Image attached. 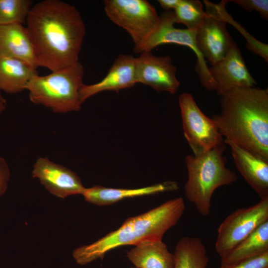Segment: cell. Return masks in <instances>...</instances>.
<instances>
[{
	"mask_svg": "<svg viewBox=\"0 0 268 268\" xmlns=\"http://www.w3.org/2000/svg\"><path fill=\"white\" fill-rule=\"evenodd\" d=\"M211 118L222 136L268 160V90L238 87L221 96Z\"/></svg>",
	"mask_w": 268,
	"mask_h": 268,
	"instance_id": "7a4b0ae2",
	"label": "cell"
},
{
	"mask_svg": "<svg viewBox=\"0 0 268 268\" xmlns=\"http://www.w3.org/2000/svg\"><path fill=\"white\" fill-rule=\"evenodd\" d=\"M237 170L261 199L268 198V160L225 139Z\"/></svg>",
	"mask_w": 268,
	"mask_h": 268,
	"instance_id": "9a60e30c",
	"label": "cell"
},
{
	"mask_svg": "<svg viewBox=\"0 0 268 268\" xmlns=\"http://www.w3.org/2000/svg\"><path fill=\"white\" fill-rule=\"evenodd\" d=\"M179 189L177 182L167 181L136 189L112 188L96 185L85 188L82 195L88 202L103 206L114 204L125 199L176 191Z\"/></svg>",
	"mask_w": 268,
	"mask_h": 268,
	"instance_id": "2e32d148",
	"label": "cell"
},
{
	"mask_svg": "<svg viewBox=\"0 0 268 268\" xmlns=\"http://www.w3.org/2000/svg\"><path fill=\"white\" fill-rule=\"evenodd\" d=\"M185 209L181 197L167 201L145 213L128 218L118 229L92 244L75 249L73 257L78 264L84 266L103 259L108 252L121 246L162 240L165 233L178 222Z\"/></svg>",
	"mask_w": 268,
	"mask_h": 268,
	"instance_id": "3957f363",
	"label": "cell"
},
{
	"mask_svg": "<svg viewBox=\"0 0 268 268\" xmlns=\"http://www.w3.org/2000/svg\"><path fill=\"white\" fill-rule=\"evenodd\" d=\"M180 0H158V2L161 7L165 11L174 9L178 5Z\"/></svg>",
	"mask_w": 268,
	"mask_h": 268,
	"instance_id": "4316f807",
	"label": "cell"
},
{
	"mask_svg": "<svg viewBox=\"0 0 268 268\" xmlns=\"http://www.w3.org/2000/svg\"><path fill=\"white\" fill-rule=\"evenodd\" d=\"M173 10L165 11L160 15L159 22L147 39L134 52H151L154 48L164 44H175L188 47L195 53L197 60L195 71L203 86L207 90H216V85L207 66L206 61L199 50L196 42L197 29H180L174 27Z\"/></svg>",
	"mask_w": 268,
	"mask_h": 268,
	"instance_id": "8992f818",
	"label": "cell"
},
{
	"mask_svg": "<svg viewBox=\"0 0 268 268\" xmlns=\"http://www.w3.org/2000/svg\"><path fill=\"white\" fill-rule=\"evenodd\" d=\"M219 268H268V252L232 266H220Z\"/></svg>",
	"mask_w": 268,
	"mask_h": 268,
	"instance_id": "d4e9b609",
	"label": "cell"
},
{
	"mask_svg": "<svg viewBox=\"0 0 268 268\" xmlns=\"http://www.w3.org/2000/svg\"><path fill=\"white\" fill-rule=\"evenodd\" d=\"M0 54L38 67L35 49L26 26L0 25Z\"/></svg>",
	"mask_w": 268,
	"mask_h": 268,
	"instance_id": "e0dca14e",
	"label": "cell"
},
{
	"mask_svg": "<svg viewBox=\"0 0 268 268\" xmlns=\"http://www.w3.org/2000/svg\"><path fill=\"white\" fill-rule=\"evenodd\" d=\"M127 257L136 268H174V256L162 240L145 241L134 246Z\"/></svg>",
	"mask_w": 268,
	"mask_h": 268,
	"instance_id": "ac0fdd59",
	"label": "cell"
},
{
	"mask_svg": "<svg viewBox=\"0 0 268 268\" xmlns=\"http://www.w3.org/2000/svg\"><path fill=\"white\" fill-rule=\"evenodd\" d=\"M268 252V220L221 257V266H230Z\"/></svg>",
	"mask_w": 268,
	"mask_h": 268,
	"instance_id": "ffe728a7",
	"label": "cell"
},
{
	"mask_svg": "<svg viewBox=\"0 0 268 268\" xmlns=\"http://www.w3.org/2000/svg\"><path fill=\"white\" fill-rule=\"evenodd\" d=\"M106 15L131 36L134 47L143 43L157 26L160 15L146 0H105Z\"/></svg>",
	"mask_w": 268,
	"mask_h": 268,
	"instance_id": "52a82bcc",
	"label": "cell"
},
{
	"mask_svg": "<svg viewBox=\"0 0 268 268\" xmlns=\"http://www.w3.org/2000/svg\"><path fill=\"white\" fill-rule=\"evenodd\" d=\"M173 254L174 268H207L209 262L205 247L198 237H182Z\"/></svg>",
	"mask_w": 268,
	"mask_h": 268,
	"instance_id": "44dd1931",
	"label": "cell"
},
{
	"mask_svg": "<svg viewBox=\"0 0 268 268\" xmlns=\"http://www.w3.org/2000/svg\"><path fill=\"white\" fill-rule=\"evenodd\" d=\"M137 83L136 58L131 55L120 54L115 59L107 75L100 81L90 85L83 84L79 92L82 104L92 96L105 91L119 92Z\"/></svg>",
	"mask_w": 268,
	"mask_h": 268,
	"instance_id": "5bb4252c",
	"label": "cell"
},
{
	"mask_svg": "<svg viewBox=\"0 0 268 268\" xmlns=\"http://www.w3.org/2000/svg\"><path fill=\"white\" fill-rule=\"evenodd\" d=\"M84 73L83 66L78 62L46 75L37 73L30 79L25 90L32 103L43 105L53 112H77L82 105L79 92L84 84Z\"/></svg>",
	"mask_w": 268,
	"mask_h": 268,
	"instance_id": "5b68a950",
	"label": "cell"
},
{
	"mask_svg": "<svg viewBox=\"0 0 268 268\" xmlns=\"http://www.w3.org/2000/svg\"><path fill=\"white\" fill-rule=\"evenodd\" d=\"M36 69L20 60L0 54V91L18 93L35 74Z\"/></svg>",
	"mask_w": 268,
	"mask_h": 268,
	"instance_id": "d6986e66",
	"label": "cell"
},
{
	"mask_svg": "<svg viewBox=\"0 0 268 268\" xmlns=\"http://www.w3.org/2000/svg\"><path fill=\"white\" fill-rule=\"evenodd\" d=\"M226 145L224 143L202 154L188 155L185 158L188 174L185 196L201 216L209 215L216 189L237 181L236 173L225 165L227 157L223 153Z\"/></svg>",
	"mask_w": 268,
	"mask_h": 268,
	"instance_id": "277c9868",
	"label": "cell"
},
{
	"mask_svg": "<svg viewBox=\"0 0 268 268\" xmlns=\"http://www.w3.org/2000/svg\"><path fill=\"white\" fill-rule=\"evenodd\" d=\"M178 100L184 135L194 155L202 154L224 143L211 119L201 111L190 93H182Z\"/></svg>",
	"mask_w": 268,
	"mask_h": 268,
	"instance_id": "30bf717a",
	"label": "cell"
},
{
	"mask_svg": "<svg viewBox=\"0 0 268 268\" xmlns=\"http://www.w3.org/2000/svg\"><path fill=\"white\" fill-rule=\"evenodd\" d=\"M6 105V100L3 97L0 91V115L5 110Z\"/></svg>",
	"mask_w": 268,
	"mask_h": 268,
	"instance_id": "83f0119b",
	"label": "cell"
},
{
	"mask_svg": "<svg viewBox=\"0 0 268 268\" xmlns=\"http://www.w3.org/2000/svg\"><path fill=\"white\" fill-rule=\"evenodd\" d=\"M268 220V198L256 204L239 208L223 221L217 230L215 249L222 257Z\"/></svg>",
	"mask_w": 268,
	"mask_h": 268,
	"instance_id": "9c48e42d",
	"label": "cell"
},
{
	"mask_svg": "<svg viewBox=\"0 0 268 268\" xmlns=\"http://www.w3.org/2000/svg\"><path fill=\"white\" fill-rule=\"evenodd\" d=\"M10 175V170L6 161L0 157V197L6 191Z\"/></svg>",
	"mask_w": 268,
	"mask_h": 268,
	"instance_id": "484cf974",
	"label": "cell"
},
{
	"mask_svg": "<svg viewBox=\"0 0 268 268\" xmlns=\"http://www.w3.org/2000/svg\"><path fill=\"white\" fill-rule=\"evenodd\" d=\"M32 175L38 179L51 194L59 198L82 195L85 189L80 177L74 172L53 162L47 157L37 159L33 166Z\"/></svg>",
	"mask_w": 268,
	"mask_h": 268,
	"instance_id": "7c38bea8",
	"label": "cell"
},
{
	"mask_svg": "<svg viewBox=\"0 0 268 268\" xmlns=\"http://www.w3.org/2000/svg\"><path fill=\"white\" fill-rule=\"evenodd\" d=\"M209 71L219 96L235 88L252 87L256 84L236 43L222 60L209 67Z\"/></svg>",
	"mask_w": 268,
	"mask_h": 268,
	"instance_id": "4fadbf2b",
	"label": "cell"
},
{
	"mask_svg": "<svg viewBox=\"0 0 268 268\" xmlns=\"http://www.w3.org/2000/svg\"><path fill=\"white\" fill-rule=\"evenodd\" d=\"M228 1L224 0L215 4L203 0L207 15L197 29L196 39L199 50L211 66L222 60L235 43L223 16Z\"/></svg>",
	"mask_w": 268,
	"mask_h": 268,
	"instance_id": "ba28073f",
	"label": "cell"
},
{
	"mask_svg": "<svg viewBox=\"0 0 268 268\" xmlns=\"http://www.w3.org/2000/svg\"><path fill=\"white\" fill-rule=\"evenodd\" d=\"M26 23L38 67L54 71L79 62L86 28L74 6L60 0L39 1Z\"/></svg>",
	"mask_w": 268,
	"mask_h": 268,
	"instance_id": "6da1fadb",
	"label": "cell"
},
{
	"mask_svg": "<svg viewBox=\"0 0 268 268\" xmlns=\"http://www.w3.org/2000/svg\"><path fill=\"white\" fill-rule=\"evenodd\" d=\"M177 69L170 56H157L144 52L136 58L137 83L148 86L157 92L175 94L180 86Z\"/></svg>",
	"mask_w": 268,
	"mask_h": 268,
	"instance_id": "8fae6325",
	"label": "cell"
},
{
	"mask_svg": "<svg viewBox=\"0 0 268 268\" xmlns=\"http://www.w3.org/2000/svg\"><path fill=\"white\" fill-rule=\"evenodd\" d=\"M173 12L175 23L183 24L188 29H197L207 15L198 0H180Z\"/></svg>",
	"mask_w": 268,
	"mask_h": 268,
	"instance_id": "7402d4cb",
	"label": "cell"
},
{
	"mask_svg": "<svg viewBox=\"0 0 268 268\" xmlns=\"http://www.w3.org/2000/svg\"><path fill=\"white\" fill-rule=\"evenodd\" d=\"M230 1L237 4L249 12L256 10L262 18L266 20L268 19V0H233Z\"/></svg>",
	"mask_w": 268,
	"mask_h": 268,
	"instance_id": "cb8c5ba5",
	"label": "cell"
},
{
	"mask_svg": "<svg viewBox=\"0 0 268 268\" xmlns=\"http://www.w3.org/2000/svg\"><path fill=\"white\" fill-rule=\"evenodd\" d=\"M131 268H135V267H134H134H131Z\"/></svg>",
	"mask_w": 268,
	"mask_h": 268,
	"instance_id": "f1b7e54d",
	"label": "cell"
},
{
	"mask_svg": "<svg viewBox=\"0 0 268 268\" xmlns=\"http://www.w3.org/2000/svg\"><path fill=\"white\" fill-rule=\"evenodd\" d=\"M32 3L31 0H0V25H23Z\"/></svg>",
	"mask_w": 268,
	"mask_h": 268,
	"instance_id": "603a6c76",
	"label": "cell"
}]
</instances>
